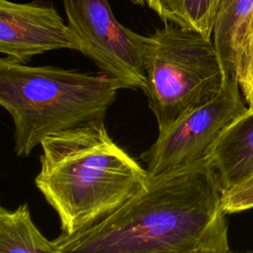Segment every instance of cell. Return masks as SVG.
I'll list each match as a JSON object with an SVG mask.
<instances>
[{
    "mask_svg": "<svg viewBox=\"0 0 253 253\" xmlns=\"http://www.w3.org/2000/svg\"><path fill=\"white\" fill-rule=\"evenodd\" d=\"M147 38L143 92L162 133L215 97L224 74L211 40L194 30L167 23Z\"/></svg>",
    "mask_w": 253,
    "mask_h": 253,
    "instance_id": "cell-4",
    "label": "cell"
},
{
    "mask_svg": "<svg viewBox=\"0 0 253 253\" xmlns=\"http://www.w3.org/2000/svg\"><path fill=\"white\" fill-rule=\"evenodd\" d=\"M222 193L253 178V111L247 110L220 134L210 155Z\"/></svg>",
    "mask_w": 253,
    "mask_h": 253,
    "instance_id": "cell-8",
    "label": "cell"
},
{
    "mask_svg": "<svg viewBox=\"0 0 253 253\" xmlns=\"http://www.w3.org/2000/svg\"><path fill=\"white\" fill-rule=\"evenodd\" d=\"M37 188L70 234L100 221L147 188L148 174L109 135L104 122L41 143Z\"/></svg>",
    "mask_w": 253,
    "mask_h": 253,
    "instance_id": "cell-2",
    "label": "cell"
},
{
    "mask_svg": "<svg viewBox=\"0 0 253 253\" xmlns=\"http://www.w3.org/2000/svg\"><path fill=\"white\" fill-rule=\"evenodd\" d=\"M122 88L104 72L0 59V104L13 120L15 152L20 157L50 135L104 122Z\"/></svg>",
    "mask_w": 253,
    "mask_h": 253,
    "instance_id": "cell-3",
    "label": "cell"
},
{
    "mask_svg": "<svg viewBox=\"0 0 253 253\" xmlns=\"http://www.w3.org/2000/svg\"><path fill=\"white\" fill-rule=\"evenodd\" d=\"M253 30V0H219L213 45L224 77L237 78L242 52Z\"/></svg>",
    "mask_w": 253,
    "mask_h": 253,
    "instance_id": "cell-9",
    "label": "cell"
},
{
    "mask_svg": "<svg viewBox=\"0 0 253 253\" xmlns=\"http://www.w3.org/2000/svg\"><path fill=\"white\" fill-rule=\"evenodd\" d=\"M219 0H148L165 23L194 30L211 39Z\"/></svg>",
    "mask_w": 253,
    "mask_h": 253,
    "instance_id": "cell-11",
    "label": "cell"
},
{
    "mask_svg": "<svg viewBox=\"0 0 253 253\" xmlns=\"http://www.w3.org/2000/svg\"><path fill=\"white\" fill-rule=\"evenodd\" d=\"M62 4L80 52L123 88L143 90L148 38L119 23L108 0H62Z\"/></svg>",
    "mask_w": 253,
    "mask_h": 253,
    "instance_id": "cell-6",
    "label": "cell"
},
{
    "mask_svg": "<svg viewBox=\"0 0 253 253\" xmlns=\"http://www.w3.org/2000/svg\"><path fill=\"white\" fill-rule=\"evenodd\" d=\"M129 1L134 4H138V5H142V6L148 2V0H129Z\"/></svg>",
    "mask_w": 253,
    "mask_h": 253,
    "instance_id": "cell-14",
    "label": "cell"
},
{
    "mask_svg": "<svg viewBox=\"0 0 253 253\" xmlns=\"http://www.w3.org/2000/svg\"><path fill=\"white\" fill-rule=\"evenodd\" d=\"M80 51V42L51 6L0 0V51L25 63L31 57L53 49Z\"/></svg>",
    "mask_w": 253,
    "mask_h": 253,
    "instance_id": "cell-7",
    "label": "cell"
},
{
    "mask_svg": "<svg viewBox=\"0 0 253 253\" xmlns=\"http://www.w3.org/2000/svg\"><path fill=\"white\" fill-rule=\"evenodd\" d=\"M238 80L224 77L211 101L180 119L143 154L148 179L162 177L210 158L224 129L248 110Z\"/></svg>",
    "mask_w": 253,
    "mask_h": 253,
    "instance_id": "cell-5",
    "label": "cell"
},
{
    "mask_svg": "<svg viewBox=\"0 0 253 253\" xmlns=\"http://www.w3.org/2000/svg\"><path fill=\"white\" fill-rule=\"evenodd\" d=\"M225 214L208 159L148 179L108 216L53 242L58 253H230Z\"/></svg>",
    "mask_w": 253,
    "mask_h": 253,
    "instance_id": "cell-1",
    "label": "cell"
},
{
    "mask_svg": "<svg viewBox=\"0 0 253 253\" xmlns=\"http://www.w3.org/2000/svg\"><path fill=\"white\" fill-rule=\"evenodd\" d=\"M0 253H58L35 225L27 204L0 209Z\"/></svg>",
    "mask_w": 253,
    "mask_h": 253,
    "instance_id": "cell-10",
    "label": "cell"
},
{
    "mask_svg": "<svg viewBox=\"0 0 253 253\" xmlns=\"http://www.w3.org/2000/svg\"><path fill=\"white\" fill-rule=\"evenodd\" d=\"M222 207L226 213L253 209V178L222 193Z\"/></svg>",
    "mask_w": 253,
    "mask_h": 253,
    "instance_id": "cell-13",
    "label": "cell"
},
{
    "mask_svg": "<svg viewBox=\"0 0 253 253\" xmlns=\"http://www.w3.org/2000/svg\"><path fill=\"white\" fill-rule=\"evenodd\" d=\"M237 80L249 110L253 111V30L241 55Z\"/></svg>",
    "mask_w": 253,
    "mask_h": 253,
    "instance_id": "cell-12",
    "label": "cell"
}]
</instances>
